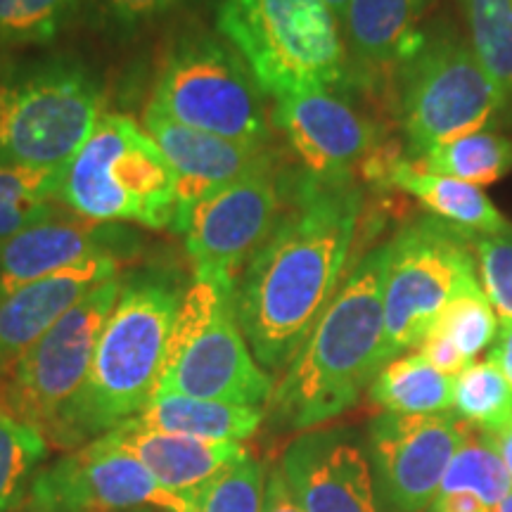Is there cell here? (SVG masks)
<instances>
[{
	"label": "cell",
	"instance_id": "6da1fadb",
	"mask_svg": "<svg viewBox=\"0 0 512 512\" xmlns=\"http://www.w3.org/2000/svg\"><path fill=\"white\" fill-rule=\"evenodd\" d=\"M363 221L356 181L292 171L285 209L238 280V318L264 370L290 366L349 273Z\"/></svg>",
	"mask_w": 512,
	"mask_h": 512
},
{
	"label": "cell",
	"instance_id": "7a4b0ae2",
	"mask_svg": "<svg viewBox=\"0 0 512 512\" xmlns=\"http://www.w3.org/2000/svg\"><path fill=\"white\" fill-rule=\"evenodd\" d=\"M384 273L387 245L356 264L299 354L273 387L271 415L290 430H313L351 406L384 363Z\"/></svg>",
	"mask_w": 512,
	"mask_h": 512
},
{
	"label": "cell",
	"instance_id": "3957f363",
	"mask_svg": "<svg viewBox=\"0 0 512 512\" xmlns=\"http://www.w3.org/2000/svg\"><path fill=\"white\" fill-rule=\"evenodd\" d=\"M181 299L183 292L166 275L147 273L121 283L91 373L53 446L72 448L88 437H102L150 403Z\"/></svg>",
	"mask_w": 512,
	"mask_h": 512
},
{
	"label": "cell",
	"instance_id": "277c9868",
	"mask_svg": "<svg viewBox=\"0 0 512 512\" xmlns=\"http://www.w3.org/2000/svg\"><path fill=\"white\" fill-rule=\"evenodd\" d=\"M325 0H219L216 29L273 100L349 86L342 27Z\"/></svg>",
	"mask_w": 512,
	"mask_h": 512
},
{
	"label": "cell",
	"instance_id": "5b68a950",
	"mask_svg": "<svg viewBox=\"0 0 512 512\" xmlns=\"http://www.w3.org/2000/svg\"><path fill=\"white\" fill-rule=\"evenodd\" d=\"M157 394L259 406L271 399L273 380L256 361L238 318V283L195 273L183 290Z\"/></svg>",
	"mask_w": 512,
	"mask_h": 512
},
{
	"label": "cell",
	"instance_id": "8992f818",
	"mask_svg": "<svg viewBox=\"0 0 512 512\" xmlns=\"http://www.w3.org/2000/svg\"><path fill=\"white\" fill-rule=\"evenodd\" d=\"M57 200L83 219L174 230L176 174L136 119L102 114L81 150L64 166Z\"/></svg>",
	"mask_w": 512,
	"mask_h": 512
},
{
	"label": "cell",
	"instance_id": "52a82bcc",
	"mask_svg": "<svg viewBox=\"0 0 512 512\" xmlns=\"http://www.w3.org/2000/svg\"><path fill=\"white\" fill-rule=\"evenodd\" d=\"M392 86L394 117L413 162L434 147L482 133L510 110L475 50L446 24L425 31L418 50L396 69Z\"/></svg>",
	"mask_w": 512,
	"mask_h": 512
},
{
	"label": "cell",
	"instance_id": "ba28073f",
	"mask_svg": "<svg viewBox=\"0 0 512 512\" xmlns=\"http://www.w3.org/2000/svg\"><path fill=\"white\" fill-rule=\"evenodd\" d=\"M100 117L98 81L72 57L0 64V164L67 166Z\"/></svg>",
	"mask_w": 512,
	"mask_h": 512
},
{
	"label": "cell",
	"instance_id": "9c48e42d",
	"mask_svg": "<svg viewBox=\"0 0 512 512\" xmlns=\"http://www.w3.org/2000/svg\"><path fill=\"white\" fill-rule=\"evenodd\" d=\"M150 107L197 131L271 143L264 91L238 50L204 31L183 34L166 50Z\"/></svg>",
	"mask_w": 512,
	"mask_h": 512
},
{
	"label": "cell",
	"instance_id": "30bf717a",
	"mask_svg": "<svg viewBox=\"0 0 512 512\" xmlns=\"http://www.w3.org/2000/svg\"><path fill=\"white\" fill-rule=\"evenodd\" d=\"M475 264L470 235L434 216L394 235L384 273V363L420 347L453 299L482 287Z\"/></svg>",
	"mask_w": 512,
	"mask_h": 512
},
{
	"label": "cell",
	"instance_id": "8fae6325",
	"mask_svg": "<svg viewBox=\"0 0 512 512\" xmlns=\"http://www.w3.org/2000/svg\"><path fill=\"white\" fill-rule=\"evenodd\" d=\"M112 278L74 304L0 380V411L55 444L91 373L100 332L117 304Z\"/></svg>",
	"mask_w": 512,
	"mask_h": 512
},
{
	"label": "cell",
	"instance_id": "7c38bea8",
	"mask_svg": "<svg viewBox=\"0 0 512 512\" xmlns=\"http://www.w3.org/2000/svg\"><path fill=\"white\" fill-rule=\"evenodd\" d=\"M292 171L275 162L211 192L185 216V238L195 273L238 283L245 266L273 233L285 209Z\"/></svg>",
	"mask_w": 512,
	"mask_h": 512
},
{
	"label": "cell",
	"instance_id": "4fadbf2b",
	"mask_svg": "<svg viewBox=\"0 0 512 512\" xmlns=\"http://www.w3.org/2000/svg\"><path fill=\"white\" fill-rule=\"evenodd\" d=\"M190 512V501L164 489L136 458L98 437L34 477L27 512Z\"/></svg>",
	"mask_w": 512,
	"mask_h": 512
},
{
	"label": "cell",
	"instance_id": "5bb4252c",
	"mask_svg": "<svg viewBox=\"0 0 512 512\" xmlns=\"http://www.w3.org/2000/svg\"><path fill=\"white\" fill-rule=\"evenodd\" d=\"M271 121L318 181H356L363 162L384 145V126L354 105L351 83L278 98Z\"/></svg>",
	"mask_w": 512,
	"mask_h": 512
},
{
	"label": "cell",
	"instance_id": "9a60e30c",
	"mask_svg": "<svg viewBox=\"0 0 512 512\" xmlns=\"http://www.w3.org/2000/svg\"><path fill=\"white\" fill-rule=\"evenodd\" d=\"M475 427L451 413H382L370 425V446L387 498L401 512H420L439 498L441 479Z\"/></svg>",
	"mask_w": 512,
	"mask_h": 512
},
{
	"label": "cell",
	"instance_id": "2e32d148",
	"mask_svg": "<svg viewBox=\"0 0 512 512\" xmlns=\"http://www.w3.org/2000/svg\"><path fill=\"white\" fill-rule=\"evenodd\" d=\"M145 131L164 152L176 174V233L190 209L211 192L280 162L271 143H238V140L197 131V128L178 124L150 105L145 110Z\"/></svg>",
	"mask_w": 512,
	"mask_h": 512
},
{
	"label": "cell",
	"instance_id": "e0dca14e",
	"mask_svg": "<svg viewBox=\"0 0 512 512\" xmlns=\"http://www.w3.org/2000/svg\"><path fill=\"white\" fill-rule=\"evenodd\" d=\"M280 470L304 512H380L366 453L347 432L299 434Z\"/></svg>",
	"mask_w": 512,
	"mask_h": 512
},
{
	"label": "cell",
	"instance_id": "ac0fdd59",
	"mask_svg": "<svg viewBox=\"0 0 512 512\" xmlns=\"http://www.w3.org/2000/svg\"><path fill=\"white\" fill-rule=\"evenodd\" d=\"M136 247V235L119 223L53 214L0 245V297L88 259H121Z\"/></svg>",
	"mask_w": 512,
	"mask_h": 512
},
{
	"label": "cell",
	"instance_id": "d6986e66",
	"mask_svg": "<svg viewBox=\"0 0 512 512\" xmlns=\"http://www.w3.org/2000/svg\"><path fill=\"white\" fill-rule=\"evenodd\" d=\"M434 0H349L344 43L349 53V83L377 93L392 86L396 69L425 38L422 22Z\"/></svg>",
	"mask_w": 512,
	"mask_h": 512
},
{
	"label": "cell",
	"instance_id": "ffe728a7",
	"mask_svg": "<svg viewBox=\"0 0 512 512\" xmlns=\"http://www.w3.org/2000/svg\"><path fill=\"white\" fill-rule=\"evenodd\" d=\"M358 176L375 188L406 192L430 211L434 219L470 235H494L512 228L489 197L477 185L458 178L432 174L411 157H403L396 145L384 143L363 162Z\"/></svg>",
	"mask_w": 512,
	"mask_h": 512
},
{
	"label": "cell",
	"instance_id": "44dd1931",
	"mask_svg": "<svg viewBox=\"0 0 512 512\" xmlns=\"http://www.w3.org/2000/svg\"><path fill=\"white\" fill-rule=\"evenodd\" d=\"M119 259L98 256L0 297V380L64 313L95 287L117 278Z\"/></svg>",
	"mask_w": 512,
	"mask_h": 512
},
{
	"label": "cell",
	"instance_id": "7402d4cb",
	"mask_svg": "<svg viewBox=\"0 0 512 512\" xmlns=\"http://www.w3.org/2000/svg\"><path fill=\"white\" fill-rule=\"evenodd\" d=\"M102 439L126 456L136 458L164 489L183 498L195 494L211 477L249 456L240 441L195 439L171 432L140 430L133 425H119L117 430L102 434Z\"/></svg>",
	"mask_w": 512,
	"mask_h": 512
},
{
	"label": "cell",
	"instance_id": "603a6c76",
	"mask_svg": "<svg viewBox=\"0 0 512 512\" xmlns=\"http://www.w3.org/2000/svg\"><path fill=\"white\" fill-rule=\"evenodd\" d=\"M264 411L259 406L195 399L183 394H157L124 425L152 432H171L195 439L245 441L259 430Z\"/></svg>",
	"mask_w": 512,
	"mask_h": 512
},
{
	"label": "cell",
	"instance_id": "cb8c5ba5",
	"mask_svg": "<svg viewBox=\"0 0 512 512\" xmlns=\"http://www.w3.org/2000/svg\"><path fill=\"white\" fill-rule=\"evenodd\" d=\"M370 399L384 413L439 415L456 403V377L444 375L420 351L396 356L370 384Z\"/></svg>",
	"mask_w": 512,
	"mask_h": 512
},
{
	"label": "cell",
	"instance_id": "d4e9b609",
	"mask_svg": "<svg viewBox=\"0 0 512 512\" xmlns=\"http://www.w3.org/2000/svg\"><path fill=\"white\" fill-rule=\"evenodd\" d=\"M64 166L0 164V245L55 214Z\"/></svg>",
	"mask_w": 512,
	"mask_h": 512
},
{
	"label": "cell",
	"instance_id": "484cf974",
	"mask_svg": "<svg viewBox=\"0 0 512 512\" xmlns=\"http://www.w3.org/2000/svg\"><path fill=\"white\" fill-rule=\"evenodd\" d=\"M418 164L432 174L451 176L484 188L512 174V138L482 131L456 143L434 147L418 159Z\"/></svg>",
	"mask_w": 512,
	"mask_h": 512
},
{
	"label": "cell",
	"instance_id": "4316f807",
	"mask_svg": "<svg viewBox=\"0 0 512 512\" xmlns=\"http://www.w3.org/2000/svg\"><path fill=\"white\" fill-rule=\"evenodd\" d=\"M472 50L512 105V0H460Z\"/></svg>",
	"mask_w": 512,
	"mask_h": 512
},
{
	"label": "cell",
	"instance_id": "83f0119b",
	"mask_svg": "<svg viewBox=\"0 0 512 512\" xmlns=\"http://www.w3.org/2000/svg\"><path fill=\"white\" fill-rule=\"evenodd\" d=\"M458 491H470L491 508H496L512 491L508 467H505L494 439L486 432H472V437L458 448L444 479H441L439 496L458 494Z\"/></svg>",
	"mask_w": 512,
	"mask_h": 512
},
{
	"label": "cell",
	"instance_id": "f1b7e54d",
	"mask_svg": "<svg viewBox=\"0 0 512 512\" xmlns=\"http://www.w3.org/2000/svg\"><path fill=\"white\" fill-rule=\"evenodd\" d=\"M453 408L479 432L496 434L512 425V387L491 358L470 363L456 377Z\"/></svg>",
	"mask_w": 512,
	"mask_h": 512
},
{
	"label": "cell",
	"instance_id": "f546056e",
	"mask_svg": "<svg viewBox=\"0 0 512 512\" xmlns=\"http://www.w3.org/2000/svg\"><path fill=\"white\" fill-rule=\"evenodd\" d=\"M46 453L48 441L41 434L0 411V512H10L29 494Z\"/></svg>",
	"mask_w": 512,
	"mask_h": 512
},
{
	"label": "cell",
	"instance_id": "4dcf8cb0",
	"mask_svg": "<svg viewBox=\"0 0 512 512\" xmlns=\"http://www.w3.org/2000/svg\"><path fill=\"white\" fill-rule=\"evenodd\" d=\"M266 486V467L247 456L190 494V512H264Z\"/></svg>",
	"mask_w": 512,
	"mask_h": 512
},
{
	"label": "cell",
	"instance_id": "1f68e13d",
	"mask_svg": "<svg viewBox=\"0 0 512 512\" xmlns=\"http://www.w3.org/2000/svg\"><path fill=\"white\" fill-rule=\"evenodd\" d=\"M83 0H0V43L43 46L55 41Z\"/></svg>",
	"mask_w": 512,
	"mask_h": 512
},
{
	"label": "cell",
	"instance_id": "d6a6232c",
	"mask_svg": "<svg viewBox=\"0 0 512 512\" xmlns=\"http://www.w3.org/2000/svg\"><path fill=\"white\" fill-rule=\"evenodd\" d=\"M434 330L451 339L467 363H475V358L496 342L498 316L482 287H475L446 306Z\"/></svg>",
	"mask_w": 512,
	"mask_h": 512
},
{
	"label": "cell",
	"instance_id": "836d02e7",
	"mask_svg": "<svg viewBox=\"0 0 512 512\" xmlns=\"http://www.w3.org/2000/svg\"><path fill=\"white\" fill-rule=\"evenodd\" d=\"M477 252L482 290L494 306L501 325L512 323V228L472 238Z\"/></svg>",
	"mask_w": 512,
	"mask_h": 512
},
{
	"label": "cell",
	"instance_id": "e575fe53",
	"mask_svg": "<svg viewBox=\"0 0 512 512\" xmlns=\"http://www.w3.org/2000/svg\"><path fill=\"white\" fill-rule=\"evenodd\" d=\"M190 0H95L102 22L114 31L128 34L181 10Z\"/></svg>",
	"mask_w": 512,
	"mask_h": 512
},
{
	"label": "cell",
	"instance_id": "d590c367",
	"mask_svg": "<svg viewBox=\"0 0 512 512\" xmlns=\"http://www.w3.org/2000/svg\"><path fill=\"white\" fill-rule=\"evenodd\" d=\"M418 351L444 375L458 377L467 366H470V363L465 361V356L456 349V344H453L446 335H441L439 330H432L430 335L425 337V342L420 344Z\"/></svg>",
	"mask_w": 512,
	"mask_h": 512
},
{
	"label": "cell",
	"instance_id": "8d00e7d4",
	"mask_svg": "<svg viewBox=\"0 0 512 512\" xmlns=\"http://www.w3.org/2000/svg\"><path fill=\"white\" fill-rule=\"evenodd\" d=\"M264 512H304L302 505L294 501L290 489H287V482L280 467L278 470H273L271 477H268Z\"/></svg>",
	"mask_w": 512,
	"mask_h": 512
},
{
	"label": "cell",
	"instance_id": "74e56055",
	"mask_svg": "<svg viewBox=\"0 0 512 512\" xmlns=\"http://www.w3.org/2000/svg\"><path fill=\"white\" fill-rule=\"evenodd\" d=\"M432 512H494V508L470 491H458V494L439 496Z\"/></svg>",
	"mask_w": 512,
	"mask_h": 512
},
{
	"label": "cell",
	"instance_id": "f35d334b",
	"mask_svg": "<svg viewBox=\"0 0 512 512\" xmlns=\"http://www.w3.org/2000/svg\"><path fill=\"white\" fill-rule=\"evenodd\" d=\"M489 358L496 363L498 370H501L503 377L512 387V323L501 328V335L496 337V344L491 347Z\"/></svg>",
	"mask_w": 512,
	"mask_h": 512
},
{
	"label": "cell",
	"instance_id": "ab89813d",
	"mask_svg": "<svg viewBox=\"0 0 512 512\" xmlns=\"http://www.w3.org/2000/svg\"><path fill=\"white\" fill-rule=\"evenodd\" d=\"M489 437L494 439L498 453L503 456V463H505V467H508L510 482H512V425H508L505 430L496 432V434H489Z\"/></svg>",
	"mask_w": 512,
	"mask_h": 512
},
{
	"label": "cell",
	"instance_id": "60d3db41",
	"mask_svg": "<svg viewBox=\"0 0 512 512\" xmlns=\"http://www.w3.org/2000/svg\"><path fill=\"white\" fill-rule=\"evenodd\" d=\"M325 3L330 5V10L335 12L339 22H344V15H347V8H349V0H325Z\"/></svg>",
	"mask_w": 512,
	"mask_h": 512
},
{
	"label": "cell",
	"instance_id": "b9f144b4",
	"mask_svg": "<svg viewBox=\"0 0 512 512\" xmlns=\"http://www.w3.org/2000/svg\"><path fill=\"white\" fill-rule=\"evenodd\" d=\"M494 512H512V491H510V494H508V496H505V498H503V501H501V503H498V505H496V508H494Z\"/></svg>",
	"mask_w": 512,
	"mask_h": 512
},
{
	"label": "cell",
	"instance_id": "7bdbcfd3",
	"mask_svg": "<svg viewBox=\"0 0 512 512\" xmlns=\"http://www.w3.org/2000/svg\"><path fill=\"white\" fill-rule=\"evenodd\" d=\"M133 512H166V510H157V508H145V510H133Z\"/></svg>",
	"mask_w": 512,
	"mask_h": 512
}]
</instances>
